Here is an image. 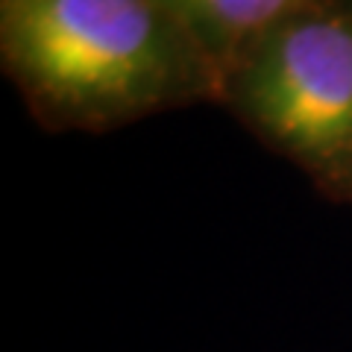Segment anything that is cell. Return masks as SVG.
Returning <instances> with one entry per match:
<instances>
[{"label": "cell", "mask_w": 352, "mask_h": 352, "mask_svg": "<svg viewBox=\"0 0 352 352\" xmlns=\"http://www.w3.org/2000/svg\"><path fill=\"white\" fill-rule=\"evenodd\" d=\"M0 68L59 135L217 106L220 91L212 59L159 0H0Z\"/></svg>", "instance_id": "1"}, {"label": "cell", "mask_w": 352, "mask_h": 352, "mask_svg": "<svg viewBox=\"0 0 352 352\" xmlns=\"http://www.w3.org/2000/svg\"><path fill=\"white\" fill-rule=\"evenodd\" d=\"M217 109L352 206V9L329 0L250 44L220 74Z\"/></svg>", "instance_id": "2"}, {"label": "cell", "mask_w": 352, "mask_h": 352, "mask_svg": "<svg viewBox=\"0 0 352 352\" xmlns=\"http://www.w3.org/2000/svg\"><path fill=\"white\" fill-rule=\"evenodd\" d=\"M159 3L188 30V36L200 44L220 76L238 53H244L261 36L329 0H159Z\"/></svg>", "instance_id": "3"}, {"label": "cell", "mask_w": 352, "mask_h": 352, "mask_svg": "<svg viewBox=\"0 0 352 352\" xmlns=\"http://www.w3.org/2000/svg\"><path fill=\"white\" fill-rule=\"evenodd\" d=\"M335 3H340V6H346V9H352V0H335Z\"/></svg>", "instance_id": "4"}]
</instances>
